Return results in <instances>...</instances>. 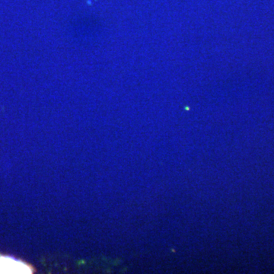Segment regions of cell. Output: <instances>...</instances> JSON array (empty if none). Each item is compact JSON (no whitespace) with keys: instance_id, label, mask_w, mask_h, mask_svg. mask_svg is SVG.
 Segmentation results:
<instances>
[{"instance_id":"cell-1","label":"cell","mask_w":274,"mask_h":274,"mask_svg":"<svg viewBox=\"0 0 274 274\" xmlns=\"http://www.w3.org/2000/svg\"><path fill=\"white\" fill-rule=\"evenodd\" d=\"M31 269L15 259L0 257V273H29Z\"/></svg>"}]
</instances>
